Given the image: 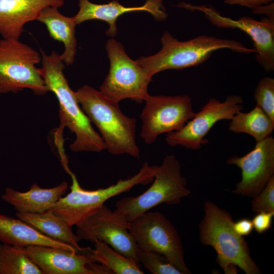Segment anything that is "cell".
Here are the masks:
<instances>
[{"instance_id":"1","label":"cell","mask_w":274,"mask_h":274,"mask_svg":"<svg viewBox=\"0 0 274 274\" xmlns=\"http://www.w3.org/2000/svg\"><path fill=\"white\" fill-rule=\"evenodd\" d=\"M42 67L39 72L49 91L56 96L59 104L61 126L74 133L75 140L70 150L78 152H100L106 150L100 134L91 125L77 100L75 91L70 87L63 73L64 63L61 55L53 51L46 54L41 50Z\"/></svg>"},{"instance_id":"2","label":"cell","mask_w":274,"mask_h":274,"mask_svg":"<svg viewBox=\"0 0 274 274\" xmlns=\"http://www.w3.org/2000/svg\"><path fill=\"white\" fill-rule=\"evenodd\" d=\"M75 94L90 121L98 128L109 153L140 157L135 139L136 121L123 113L119 102L88 85L78 88Z\"/></svg>"},{"instance_id":"3","label":"cell","mask_w":274,"mask_h":274,"mask_svg":"<svg viewBox=\"0 0 274 274\" xmlns=\"http://www.w3.org/2000/svg\"><path fill=\"white\" fill-rule=\"evenodd\" d=\"M204 215L199 224V239L212 246L217 254V261L226 274H235L238 267L246 274L261 271L250 255L247 242L233 229V220L225 210L210 201L204 203Z\"/></svg>"},{"instance_id":"4","label":"cell","mask_w":274,"mask_h":274,"mask_svg":"<svg viewBox=\"0 0 274 274\" xmlns=\"http://www.w3.org/2000/svg\"><path fill=\"white\" fill-rule=\"evenodd\" d=\"M161 42L162 48L157 53L135 60L151 77L164 70H182L199 65L220 49L246 54L256 53L254 48H248L238 41L204 35L181 42L165 31Z\"/></svg>"},{"instance_id":"5","label":"cell","mask_w":274,"mask_h":274,"mask_svg":"<svg viewBox=\"0 0 274 274\" xmlns=\"http://www.w3.org/2000/svg\"><path fill=\"white\" fill-rule=\"evenodd\" d=\"M156 167L157 165H150L146 161L133 176L94 190L83 189L73 173L70 192L61 197L50 210L71 226L76 225L111 197L129 191L136 185L153 182Z\"/></svg>"},{"instance_id":"6","label":"cell","mask_w":274,"mask_h":274,"mask_svg":"<svg viewBox=\"0 0 274 274\" xmlns=\"http://www.w3.org/2000/svg\"><path fill=\"white\" fill-rule=\"evenodd\" d=\"M187 185L179 160L174 155H166L161 164L157 166L151 186L137 196L118 201L114 211L130 222L160 204L180 203L191 193Z\"/></svg>"},{"instance_id":"7","label":"cell","mask_w":274,"mask_h":274,"mask_svg":"<svg viewBox=\"0 0 274 274\" xmlns=\"http://www.w3.org/2000/svg\"><path fill=\"white\" fill-rule=\"evenodd\" d=\"M40 54L19 40L0 39V93L30 89L37 95L49 92L36 65Z\"/></svg>"},{"instance_id":"8","label":"cell","mask_w":274,"mask_h":274,"mask_svg":"<svg viewBox=\"0 0 274 274\" xmlns=\"http://www.w3.org/2000/svg\"><path fill=\"white\" fill-rule=\"evenodd\" d=\"M106 49L110 68L99 91L118 102L127 98L138 103L145 101L150 95L148 87L152 77L128 56L123 46L116 40H109Z\"/></svg>"},{"instance_id":"9","label":"cell","mask_w":274,"mask_h":274,"mask_svg":"<svg viewBox=\"0 0 274 274\" xmlns=\"http://www.w3.org/2000/svg\"><path fill=\"white\" fill-rule=\"evenodd\" d=\"M129 231L138 246L164 256L183 274L191 273L184 261L179 234L162 213L143 214L130 222Z\"/></svg>"},{"instance_id":"10","label":"cell","mask_w":274,"mask_h":274,"mask_svg":"<svg viewBox=\"0 0 274 274\" xmlns=\"http://www.w3.org/2000/svg\"><path fill=\"white\" fill-rule=\"evenodd\" d=\"M140 118V136L147 144L155 142L161 134L180 130L195 113L187 94L149 95Z\"/></svg>"},{"instance_id":"11","label":"cell","mask_w":274,"mask_h":274,"mask_svg":"<svg viewBox=\"0 0 274 274\" xmlns=\"http://www.w3.org/2000/svg\"><path fill=\"white\" fill-rule=\"evenodd\" d=\"M243 102L242 97L238 95H228L223 102L214 98L210 99L182 128L166 133V143L174 147L200 149L209 142L206 137L212 127L220 121L231 120L242 111Z\"/></svg>"},{"instance_id":"12","label":"cell","mask_w":274,"mask_h":274,"mask_svg":"<svg viewBox=\"0 0 274 274\" xmlns=\"http://www.w3.org/2000/svg\"><path fill=\"white\" fill-rule=\"evenodd\" d=\"M80 240L100 241L115 251L137 260V244L129 231L130 222L103 204L76 225Z\"/></svg>"},{"instance_id":"13","label":"cell","mask_w":274,"mask_h":274,"mask_svg":"<svg viewBox=\"0 0 274 274\" xmlns=\"http://www.w3.org/2000/svg\"><path fill=\"white\" fill-rule=\"evenodd\" d=\"M17 247L43 274H112L97 261L90 247L78 252L43 246Z\"/></svg>"},{"instance_id":"14","label":"cell","mask_w":274,"mask_h":274,"mask_svg":"<svg viewBox=\"0 0 274 274\" xmlns=\"http://www.w3.org/2000/svg\"><path fill=\"white\" fill-rule=\"evenodd\" d=\"M179 7L202 12L206 18L218 27L237 28L246 32L253 42L258 63L266 72L274 71V21L267 17L257 21L248 16L233 19L223 16L213 7L184 2Z\"/></svg>"},{"instance_id":"15","label":"cell","mask_w":274,"mask_h":274,"mask_svg":"<svg viewBox=\"0 0 274 274\" xmlns=\"http://www.w3.org/2000/svg\"><path fill=\"white\" fill-rule=\"evenodd\" d=\"M227 163L242 170V179L232 192L254 197L274 176V139L271 136L256 142L254 148L243 156H232Z\"/></svg>"},{"instance_id":"16","label":"cell","mask_w":274,"mask_h":274,"mask_svg":"<svg viewBox=\"0 0 274 274\" xmlns=\"http://www.w3.org/2000/svg\"><path fill=\"white\" fill-rule=\"evenodd\" d=\"M79 7L78 12L74 16L77 24L89 20L104 21L109 26L106 33L110 37L117 34V20L125 13L147 11L157 20H163L167 17L162 0H147L143 6L132 7H125L117 0L105 4H94L89 0H79Z\"/></svg>"},{"instance_id":"17","label":"cell","mask_w":274,"mask_h":274,"mask_svg":"<svg viewBox=\"0 0 274 274\" xmlns=\"http://www.w3.org/2000/svg\"><path fill=\"white\" fill-rule=\"evenodd\" d=\"M63 5L64 0H0V35L19 40L25 24L37 20L44 9Z\"/></svg>"},{"instance_id":"18","label":"cell","mask_w":274,"mask_h":274,"mask_svg":"<svg viewBox=\"0 0 274 274\" xmlns=\"http://www.w3.org/2000/svg\"><path fill=\"white\" fill-rule=\"evenodd\" d=\"M68 187V185L65 182L51 188H43L33 183L26 192L7 187L2 198L13 206L17 212L42 213L50 210L66 193Z\"/></svg>"},{"instance_id":"19","label":"cell","mask_w":274,"mask_h":274,"mask_svg":"<svg viewBox=\"0 0 274 274\" xmlns=\"http://www.w3.org/2000/svg\"><path fill=\"white\" fill-rule=\"evenodd\" d=\"M0 241L5 244L17 247L49 246L74 252L83 249L78 250L51 238L18 218L15 219L2 214H0Z\"/></svg>"},{"instance_id":"20","label":"cell","mask_w":274,"mask_h":274,"mask_svg":"<svg viewBox=\"0 0 274 274\" xmlns=\"http://www.w3.org/2000/svg\"><path fill=\"white\" fill-rule=\"evenodd\" d=\"M56 7L44 9L37 20L44 23L50 36L54 40L63 43L64 51L61 57L64 63L73 64L77 52V40L75 28L77 25L74 17L63 15Z\"/></svg>"},{"instance_id":"21","label":"cell","mask_w":274,"mask_h":274,"mask_svg":"<svg viewBox=\"0 0 274 274\" xmlns=\"http://www.w3.org/2000/svg\"><path fill=\"white\" fill-rule=\"evenodd\" d=\"M16 216L51 238L69 245L78 250L83 249L78 244L80 239L73 232L72 227L51 210L42 213L17 212Z\"/></svg>"},{"instance_id":"22","label":"cell","mask_w":274,"mask_h":274,"mask_svg":"<svg viewBox=\"0 0 274 274\" xmlns=\"http://www.w3.org/2000/svg\"><path fill=\"white\" fill-rule=\"evenodd\" d=\"M230 120L229 131L248 134L256 142L270 136L274 129V121L257 105L249 112H238Z\"/></svg>"},{"instance_id":"23","label":"cell","mask_w":274,"mask_h":274,"mask_svg":"<svg viewBox=\"0 0 274 274\" xmlns=\"http://www.w3.org/2000/svg\"><path fill=\"white\" fill-rule=\"evenodd\" d=\"M97 261L114 274H143L136 260L126 257L100 241L94 243Z\"/></svg>"},{"instance_id":"24","label":"cell","mask_w":274,"mask_h":274,"mask_svg":"<svg viewBox=\"0 0 274 274\" xmlns=\"http://www.w3.org/2000/svg\"><path fill=\"white\" fill-rule=\"evenodd\" d=\"M0 274H43L40 268L17 246L0 241Z\"/></svg>"},{"instance_id":"25","label":"cell","mask_w":274,"mask_h":274,"mask_svg":"<svg viewBox=\"0 0 274 274\" xmlns=\"http://www.w3.org/2000/svg\"><path fill=\"white\" fill-rule=\"evenodd\" d=\"M136 257L139 263L152 274H183L164 256L137 246Z\"/></svg>"},{"instance_id":"26","label":"cell","mask_w":274,"mask_h":274,"mask_svg":"<svg viewBox=\"0 0 274 274\" xmlns=\"http://www.w3.org/2000/svg\"><path fill=\"white\" fill-rule=\"evenodd\" d=\"M254 97L259 106L274 121V79L265 77L256 87Z\"/></svg>"},{"instance_id":"27","label":"cell","mask_w":274,"mask_h":274,"mask_svg":"<svg viewBox=\"0 0 274 274\" xmlns=\"http://www.w3.org/2000/svg\"><path fill=\"white\" fill-rule=\"evenodd\" d=\"M251 206L253 211L257 213L274 212V176L260 193L254 197Z\"/></svg>"},{"instance_id":"28","label":"cell","mask_w":274,"mask_h":274,"mask_svg":"<svg viewBox=\"0 0 274 274\" xmlns=\"http://www.w3.org/2000/svg\"><path fill=\"white\" fill-rule=\"evenodd\" d=\"M273 216L274 212L257 213L252 220L254 229L259 234L267 231L271 227Z\"/></svg>"},{"instance_id":"29","label":"cell","mask_w":274,"mask_h":274,"mask_svg":"<svg viewBox=\"0 0 274 274\" xmlns=\"http://www.w3.org/2000/svg\"><path fill=\"white\" fill-rule=\"evenodd\" d=\"M233 229L242 236L250 235L254 229L252 221L249 218H243L233 223Z\"/></svg>"},{"instance_id":"30","label":"cell","mask_w":274,"mask_h":274,"mask_svg":"<svg viewBox=\"0 0 274 274\" xmlns=\"http://www.w3.org/2000/svg\"><path fill=\"white\" fill-rule=\"evenodd\" d=\"M273 0H224V3L230 5H240L252 10L263 5H268Z\"/></svg>"},{"instance_id":"31","label":"cell","mask_w":274,"mask_h":274,"mask_svg":"<svg viewBox=\"0 0 274 274\" xmlns=\"http://www.w3.org/2000/svg\"><path fill=\"white\" fill-rule=\"evenodd\" d=\"M253 12L256 14H265L269 19L274 21V6L273 3L268 5L261 6L253 9Z\"/></svg>"}]
</instances>
